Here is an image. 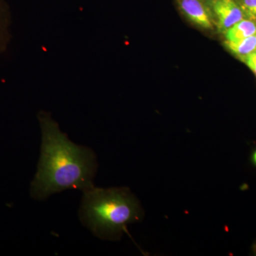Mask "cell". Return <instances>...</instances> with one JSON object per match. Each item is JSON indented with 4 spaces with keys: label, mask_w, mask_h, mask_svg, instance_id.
<instances>
[{
    "label": "cell",
    "mask_w": 256,
    "mask_h": 256,
    "mask_svg": "<svg viewBox=\"0 0 256 256\" xmlns=\"http://www.w3.org/2000/svg\"><path fill=\"white\" fill-rule=\"evenodd\" d=\"M42 134L38 171L32 184V194L45 200L64 190L87 191L94 188L97 161L94 152L72 142L46 112L38 114Z\"/></svg>",
    "instance_id": "1"
},
{
    "label": "cell",
    "mask_w": 256,
    "mask_h": 256,
    "mask_svg": "<svg viewBox=\"0 0 256 256\" xmlns=\"http://www.w3.org/2000/svg\"><path fill=\"white\" fill-rule=\"evenodd\" d=\"M84 193L80 220L101 239L118 240L128 224L142 220V207L129 188L94 186Z\"/></svg>",
    "instance_id": "2"
},
{
    "label": "cell",
    "mask_w": 256,
    "mask_h": 256,
    "mask_svg": "<svg viewBox=\"0 0 256 256\" xmlns=\"http://www.w3.org/2000/svg\"><path fill=\"white\" fill-rule=\"evenodd\" d=\"M212 9L220 30L224 32L244 18L236 0H212Z\"/></svg>",
    "instance_id": "3"
},
{
    "label": "cell",
    "mask_w": 256,
    "mask_h": 256,
    "mask_svg": "<svg viewBox=\"0 0 256 256\" xmlns=\"http://www.w3.org/2000/svg\"><path fill=\"white\" fill-rule=\"evenodd\" d=\"M180 10L192 22L204 28H212V15L202 0H176Z\"/></svg>",
    "instance_id": "4"
},
{
    "label": "cell",
    "mask_w": 256,
    "mask_h": 256,
    "mask_svg": "<svg viewBox=\"0 0 256 256\" xmlns=\"http://www.w3.org/2000/svg\"><path fill=\"white\" fill-rule=\"evenodd\" d=\"M256 33V23L247 18H242L225 32V36L226 41L236 42Z\"/></svg>",
    "instance_id": "5"
},
{
    "label": "cell",
    "mask_w": 256,
    "mask_h": 256,
    "mask_svg": "<svg viewBox=\"0 0 256 256\" xmlns=\"http://www.w3.org/2000/svg\"><path fill=\"white\" fill-rule=\"evenodd\" d=\"M10 26L11 16L9 8L4 0H0V54L6 50L11 40Z\"/></svg>",
    "instance_id": "6"
},
{
    "label": "cell",
    "mask_w": 256,
    "mask_h": 256,
    "mask_svg": "<svg viewBox=\"0 0 256 256\" xmlns=\"http://www.w3.org/2000/svg\"><path fill=\"white\" fill-rule=\"evenodd\" d=\"M226 46L239 58L256 52V33L236 42L226 41Z\"/></svg>",
    "instance_id": "7"
},
{
    "label": "cell",
    "mask_w": 256,
    "mask_h": 256,
    "mask_svg": "<svg viewBox=\"0 0 256 256\" xmlns=\"http://www.w3.org/2000/svg\"><path fill=\"white\" fill-rule=\"evenodd\" d=\"M244 14V18L256 23V0H236Z\"/></svg>",
    "instance_id": "8"
},
{
    "label": "cell",
    "mask_w": 256,
    "mask_h": 256,
    "mask_svg": "<svg viewBox=\"0 0 256 256\" xmlns=\"http://www.w3.org/2000/svg\"><path fill=\"white\" fill-rule=\"evenodd\" d=\"M256 76V52L240 58Z\"/></svg>",
    "instance_id": "9"
},
{
    "label": "cell",
    "mask_w": 256,
    "mask_h": 256,
    "mask_svg": "<svg viewBox=\"0 0 256 256\" xmlns=\"http://www.w3.org/2000/svg\"><path fill=\"white\" fill-rule=\"evenodd\" d=\"M250 161L252 166L256 168V148H254L250 153Z\"/></svg>",
    "instance_id": "10"
},
{
    "label": "cell",
    "mask_w": 256,
    "mask_h": 256,
    "mask_svg": "<svg viewBox=\"0 0 256 256\" xmlns=\"http://www.w3.org/2000/svg\"><path fill=\"white\" fill-rule=\"evenodd\" d=\"M252 252L254 256H256V242L252 244Z\"/></svg>",
    "instance_id": "11"
}]
</instances>
